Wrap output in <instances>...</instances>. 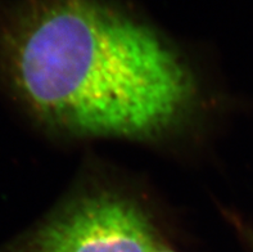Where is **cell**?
I'll list each match as a JSON object with an SVG mask.
<instances>
[{"mask_svg": "<svg viewBox=\"0 0 253 252\" xmlns=\"http://www.w3.org/2000/svg\"><path fill=\"white\" fill-rule=\"evenodd\" d=\"M0 80L40 128L74 139L166 141L201 105L185 57L100 0H21L6 10Z\"/></svg>", "mask_w": 253, "mask_h": 252, "instance_id": "6da1fadb", "label": "cell"}, {"mask_svg": "<svg viewBox=\"0 0 253 252\" xmlns=\"http://www.w3.org/2000/svg\"><path fill=\"white\" fill-rule=\"evenodd\" d=\"M162 243L138 198L112 185L85 184L0 252H154Z\"/></svg>", "mask_w": 253, "mask_h": 252, "instance_id": "7a4b0ae2", "label": "cell"}, {"mask_svg": "<svg viewBox=\"0 0 253 252\" xmlns=\"http://www.w3.org/2000/svg\"><path fill=\"white\" fill-rule=\"evenodd\" d=\"M229 219H230V223L235 227V229L238 230V234L243 240L244 245L247 246L248 251L253 252V228H251L250 225H247V224H244L243 221L239 220L235 215H230Z\"/></svg>", "mask_w": 253, "mask_h": 252, "instance_id": "3957f363", "label": "cell"}, {"mask_svg": "<svg viewBox=\"0 0 253 252\" xmlns=\"http://www.w3.org/2000/svg\"><path fill=\"white\" fill-rule=\"evenodd\" d=\"M154 252H179V251L175 249H171V247L169 246L166 242H165V243H162V245H161V246L158 247V249L156 250Z\"/></svg>", "mask_w": 253, "mask_h": 252, "instance_id": "277c9868", "label": "cell"}]
</instances>
